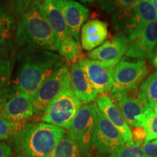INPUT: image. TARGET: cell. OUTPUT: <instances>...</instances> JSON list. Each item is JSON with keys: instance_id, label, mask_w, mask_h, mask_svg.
<instances>
[{"instance_id": "obj_1", "label": "cell", "mask_w": 157, "mask_h": 157, "mask_svg": "<svg viewBox=\"0 0 157 157\" xmlns=\"http://www.w3.org/2000/svg\"><path fill=\"white\" fill-rule=\"evenodd\" d=\"M15 71L10 95L25 93L31 95L39 86L64 65L63 58L45 49L25 47L15 56Z\"/></svg>"}, {"instance_id": "obj_2", "label": "cell", "mask_w": 157, "mask_h": 157, "mask_svg": "<svg viewBox=\"0 0 157 157\" xmlns=\"http://www.w3.org/2000/svg\"><path fill=\"white\" fill-rule=\"evenodd\" d=\"M66 129L43 121H26L10 140L15 157H50Z\"/></svg>"}, {"instance_id": "obj_3", "label": "cell", "mask_w": 157, "mask_h": 157, "mask_svg": "<svg viewBox=\"0 0 157 157\" xmlns=\"http://www.w3.org/2000/svg\"><path fill=\"white\" fill-rule=\"evenodd\" d=\"M34 47L58 52L60 40L43 13L40 1L33 2L20 17L15 34V48Z\"/></svg>"}, {"instance_id": "obj_4", "label": "cell", "mask_w": 157, "mask_h": 157, "mask_svg": "<svg viewBox=\"0 0 157 157\" xmlns=\"http://www.w3.org/2000/svg\"><path fill=\"white\" fill-rule=\"evenodd\" d=\"M157 18V13L151 0H139L130 7L112 15L111 20L118 32L128 39L139 34L144 27Z\"/></svg>"}, {"instance_id": "obj_5", "label": "cell", "mask_w": 157, "mask_h": 157, "mask_svg": "<svg viewBox=\"0 0 157 157\" xmlns=\"http://www.w3.org/2000/svg\"><path fill=\"white\" fill-rule=\"evenodd\" d=\"M111 93V98L129 127L143 126L147 118L154 111L138 87Z\"/></svg>"}, {"instance_id": "obj_6", "label": "cell", "mask_w": 157, "mask_h": 157, "mask_svg": "<svg viewBox=\"0 0 157 157\" xmlns=\"http://www.w3.org/2000/svg\"><path fill=\"white\" fill-rule=\"evenodd\" d=\"M71 87V74L67 65L64 64L49 76L31 95L34 115L42 116L55 98Z\"/></svg>"}, {"instance_id": "obj_7", "label": "cell", "mask_w": 157, "mask_h": 157, "mask_svg": "<svg viewBox=\"0 0 157 157\" xmlns=\"http://www.w3.org/2000/svg\"><path fill=\"white\" fill-rule=\"evenodd\" d=\"M82 104L71 87L52 101L41 117V121L69 129Z\"/></svg>"}, {"instance_id": "obj_8", "label": "cell", "mask_w": 157, "mask_h": 157, "mask_svg": "<svg viewBox=\"0 0 157 157\" xmlns=\"http://www.w3.org/2000/svg\"><path fill=\"white\" fill-rule=\"evenodd\" d=\"M96 113L95 126L92 139V146L102 154L115 153L126 145L122 135L94 103Z\"/></svg>"}, {"instance_id": "obj_9", "label": "cell", "mask_w": 157, "mask_h": 157, "mask_svg": "<svg viewBox=\"0 0 157 157\" xmlns=\"http://www.w3.org/2000/svg\"><path fill=\"white\" fill-rule=\"evenodd\" d=\"M148 73V68L144 60H121L116 66L111 93L127 91L137 88Z\"/></svg>"}, {"instance_id": "obj_10", "label": "cell", "mask_w": 157, "mask_h": 157, "mask_svg": "<svg viewBox=\"0 0 157 157\" xmlns=\"http://www.w3.org/2000/svg\"><path fill=\"white\" fill-rule=\"evenodd\" d=\"M157 18L148 23L139 34L129 39L125 55L135 59H151L156 54Z\"/></svg>"}, {"instance_id": "obj_11", "label": "cell", "mask_w": 157, "mask_h": 157, "mask_svg": "<svg viewBox=\"0 0 157 157\" xmlns=\"http://www.w3.org/2000/svg\"><path fill=\"white\" fill-rule=\"evenodd\" d=\"M96 113L94 104L82 105L76 113L68 134L76 142L86 148L92 146L95 126Z\"/></svg>"}, {"instance_id": "obj_12", "label": "cell", "mask_w": 157, "mask_h": 157, "mask_svg": "<svg viewBox=\"0 0 157 157\" xmlns=\"http://www.w3.org/2000/svg\"><path fill=\"white\" fill-rule=\"evenodd\" d=\"M78 63L87 74L98 93L103 94L111 91L116 66L87 58L79 59Z\"/></svg>"}, {"instance_id": "obj_13", "label": "cell", "mask_w": 157, "mask_h": 157, "mask_svg": "<svg viewBox=\"0 0 157 157\" xmlns=\"http://www.w3.org/2000/svg\"><path fill=\"white\" fill-rule=\"evenodd\" d=\"M53 2L61 11L70 34L78 46L80 31L87 21L89 10L74 0H53Z\"/></svg>"}, {"instance_id": "obj_14", "label": "cell", "mask_w": 157, "mask_h": 157, "mask_svg": "<svg viewBox=\"0 0 157 157\" xmlns=\"http://www.w3.org/2000/svg\"><path fill=\"white\" fill-rule=\"evenodd\" d=\"M129 44V39L124 34L118 32L112 39L101 46L90 51L88 57L90 60L117 66L121 61Z\"/></svg>"}, {"instance_id": "obj_15", "label": "cell", "mask_w": 157, "mask_h": 157, "mask_svg": "<svg viewBox=\"0 0 157 157\" xmlns=\"http://www.w3.org/2000/svg\"><path fill=\"white\" fill-rule=\"evenodd\" d=\"M0 115L13 122H26L34 116L31 96L25 93H16L10 95L0 111Z\"/></svg>"}, {"instance_id": "obj_16", "label": "cell", "mask_w": 157, "mask_h": 157, "mask_svg": "<svg viewBox=\"0 0 157 157\" xmlns=\"http://www.w3.org/2000/svg\"><path fill=\"white\" fill-rule=\"evenodd\" d=\"M95 104L101 113L120 132L126 145H134L132 141V130L111 97L105 93L101 94L96 98Z\"/></svg>"}, {"instance_id": "obj_17", "label": "cell", "mask_w": 157, "mask_h": 157, "mask_svg": "<svg viewBox=\"0 0 157 157\" xmlns=\"http://www.w3.org/2000/svg\"><path fill=\"white\" fill-rule=\"evenodd\" d=\"M16 29L11 7L0 1V52L15 50Z\"/></svg>"}, {"instance_id": "obj_18", "label": "cell", "mask_w": 157, "mask_h": 157, "mask_svg": "<svg viewBox=\"0 0 157 157\" xmlns=\"http://www.w3.org/2000/svg\"><path fill=\"white\" fill-rule=\"evenodd\" d=\"M70 74L71 86L78 100L83 104H88L96 100L98 92L78 63L71 64Z\"/></svg>"}, {"instance_id": "obj_19", "label": "cell", "mask_w": 157, "mask_h": 157, "mask_svg": "<svg viewBox=\"0 0 157 157\" xmlns=\"http://www.w3.org/2000/svg\"><path fill=\"white\" fill-rule=\"evenodd\" d=\"M108 24L100 20H90L81 31V44L84 50L92 51L101 46L108 36Z\"/></svg>"}, {"instance_id": "obj_20", "label": "cell", "mask_w": 157, "mask_h": 157, "mask_svg": "<svg viewBox=\"0 0 157 157\" xmlns=\"http://www.w3.org/2000/svg\"><path fill=\"white\" fill-rule=\"evenodd\" d=\"M43 13L58 36L60 43L75 42L71 35L61 11L53 0H39Z\"/></svg>"}, {"instance_id": "obj_21", "label": "cell", "mask_w": 157, "mask_h": 157, "mask_svg": "<svg viewBox=\"0 0 157 157\" xmlns=\"http://www.w3.org/2000/svg\"><path fill=\"white\" fill-rule=\"evenodd\" d=\"M50 157H91L90 148L76 142L67 132L60 139Z\"/></svg>"}, {"instance_id": "obj_22", "label": "cell", "mask_w": 157, "mask_h": 157, "mask_svg": "<svg viewBox=\"0 0 157 157\" xmlns=\"http://www.w3.org/2000/svg\"><path fill=\"white\" fill-rule=\"evenodd\" d=\"M15 60V50L0 52V98L7 99L10 94L12 74Z\"/></svg>"}, {"instance_id": "obj_23", "label": "cell", "mask_w": 157, "mask_h": 157, "mask_svg": "<svg viewBox=\"0 0 157 157\" xmlns=\"http://www.w3.org/2000/svg\"><path fill=\"white\" fill-rule=\"evenodd\" d=\"M139 90L154 109L157 103V71L148 76L140 84Z\"/></svg>"}, {"instance_id": "obj_24", "label": "cell", "mask_w": 157, "mask_h": 157, "mask_svg": "<svg viewBox=\"0 0 157 157\" xmlns=\"http://www.w3.org/2000/svg\"><path fill=\"white\" fill-rule=\"evenodd\" d=\"M139 0H97L100 7L108 14L113 15L127 7H130Z\"/></svg>"}, {"instance_id": "obj_25", "label": "cell", "mask_w": 157, "mask_h": 157, "mask_svg": "<svg viewBox=\"0 0 157 157\" xmlns=\"http://www.w3.org/2000/svg\"><path fill=\"white\" fill-rule=\"evenodd\" d=\"M25 123L13 122L0 115V141L7 140L8 142L22 128Z\"/></svg>"}, {"instance_id": "obj_26", "label": "cell", "mask_w": 157, "mask_h": 157, "mask_svg": "<svg viewBox=\"0 0 157 157\" xmlns=\"http://www.w3.org/2000/svg\"><path fill=\"white\" fill-rule=\"evenodd\" d=\"M78 46L75 42L60 43L59 55L67 60H73L78 54Z\"/></svg>"}, {"instance_id": "obj_27", "label": "cell", "mask_w": 157, "mask_h": 157, "mask_svg": "<svg viewBox=\"0 0 157 157\" xmlns=\"http://www.w3.org/2000/svg\"><path fill=\"white\" fill-rule=\"evenodd\" d=\"M143 127L147 132L146 142H151L157 139V113L154 111L151 113L145 121Z\"/></svg>"}, {"instance_id": "obj_28", "label": "cell", "mask_w": 157, "mask_h": 157, "mask_svg": "<svg viewBox=\"0 0 157 157\" xmlns=\"http://www.w3.org/2000/svg\"><path fill=\"white\" fill-rule=\"evenodd\" d=\"M113 154L116 157H144L142 145L140 144L125 145Z\"/></svg>"}, {"instance_id": "obj_29", "label": "cell", "mask_w": 157, "mask_h": 157, "mask_svg": "<svg viewBox=\"0 0 157 157\" xmlns=\"http://www.w3.org/2000/svg\"><path fill=\"white\" fill-rule=\"evenodd\" d=\"M31 3L32 0H12L10 7L15 15L21 16Z\"/></svg>"}, {"instance_id": "obj_30", "label": "cell", "mask_w": 157, "mask_h": 157, "mask_svg": "<svg viewBox=\"0 0 157 157\" xmlns=\"http://www.w3.org/2000/svg\"><path fill=\"white\" fill-rule=\"evenodd\" d=\"M132 141L134 144L142 145L146 143L147 137V132L143 126L134 127L132 130Z\"/></svg>"}, {"instance_id": "obj_31", "label": "cell", "mask_w": 157, "mask_h": 157, "mask_svg": "<svg viewBox=\"0 0 157 157\" xmlns=\"http://www.w3.org/2000/svg\"><path fill=\"white\" fill-rule=\"evenodd\" d=\"M144 157H157V144L151 141L142 144Z\"/></svg>"}, {"instance_id": "obj_32", "label": "cell", "mask_w": 157, "mask_h": 157, "mask_svg": "<svg viewBox=\"0 0 157 157\" xmlns=\"http://www.w3.org/2000/svg\"><path fill=\"white\" fill-rule=\"evenodd\" d=\"M13 155V149L8 143L0 141V157H12Z\"/></svg>"}, {"instance_id": "obj_33", "label": "cell", "mask_w": 157, "mask_h": 157, "mask_svg": "<svg viewBox=\"0 0 157 157\" xmlns=\"http://www.w3.org/2000/svg\"><path fill=\"white\" fill-rule=\"evenodd\" d=\"M95 157H116L114 154H102L98 153V154L96 155Z\"/></svg>"}, {"instance_id": "obj_34", "label": "cell", "mask_w": 157, "mask_h": 157, "mask_svg": "<svg viewBox=\"0 0 157 157\" xmlns=\"http://www.w3.org/2000/svg\"><path fill=\"white\" fill-rule=\"evenodd\" d=\"M6 101H7L6 98H0V111H1L2 109V107L4 106V105H5Z\"/></svg>"}, {"instance_id": "obj_35", "label": "cell", "mask_w": 157, "mask_h": 157, "mask_svg": "<svg viewBox=\"0 0 157 157\" xmlns=\"http://www.w3.org/2000/svg\"><path fill=\"white\" fill-rule=\"evenodd\" d=\"M79 1L83 3H93L95 2L96 0H79Z\"/></svg>"}, {"instance_id": "obj_36", "label": "cell", "mask_w": 157, "mask_h": 157, "mask_svg": "<svg viewBox=\"0 0 157 157\" xmlns=\"http://www.w3.org/2000/svg\"><path fill=\"white\" fill-rule=\"evenodd\" d=\"M153 5H154L155 9H156V13H157V0H151Z\"/></svg>"}, {"instance_id": "obj_37", "label": "cell", "mask_w": 157, "mask_h": 157, "mask_svg": "<svg viewBox=\"0 0 157 157\" xmlns=\"http://www.w3.org/2000/svg\"><path fill=\"white\" fill-rule=\"evenodd\" d=\"M153 63H154L155 67L157 68V53H156V57H155L154 61H153Z\"/></svg>"}, {"instance_id": "obj_38", "label": "cell", "mask_w": 157, "mask_h": 157, "mask_svg": "<svg viewBox=\"0 0 157 157\" xmlns=\"http://www.w3.org/2000/svg\"><path fill=\"white\" fill-rule=\"evenodd\" d=\"M154 111L156 113H157V103L156 104V105H154Z\"/></svg>"}, {"instance_id": "obj_39", "label": "cell", "mask_w": 157, "mask_h": 157, "mask_svg": "<svg viewBox=\"0 0 157 157\" xmlns=\"http://www.w3.org/2000/svg\"><path fill=\"white\" fill-rule=\"evenodd\" d=\"M153 142L155 143H156V144H157V139H156V140H155L153 141Z\"/></svg>"}, {"instance_id": "obj_40", "label": "cell", "mask_w": 157, "mask_h": 157, "mask_svg": "<svg viewBox=\"0 0 157 157\" xmlns=\"http://www.w3.org/2000/svg\"><path fill=\"white\" fill-rule=\"evenodd\" d=\"M36 1H39V0H32V2H36Z\"/></svg>"}, {"instance_id": "obj_41", "label": "cell", "mask_w": 157, "mask_h": 157, "mask_svg": "<svg viewBox=\"0 0 157 157\" xmlns=\"http://www.w3.org/2000/svg\"><path fill=\"white\" fill-rule=\"evenodd\" d=\"M156 52H157V45H156Z\"/></svg>"}]
</instances>
